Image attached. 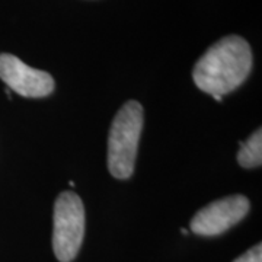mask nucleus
<instances>
[{"mask_svg": "<svg viewBox=\"0 0 262 262\" xmlns=\"http://www.w3.org/2000/svg\"><path fill=\"white\" fill-rule=\"evenodd\" d=\"M84 236V207L80 196L64 191L54 204L53 249L60 262H72L79 253Z\"/></svg>", "mask_w": 262, "mask_h": 262, "instance_id": "nucleus-3", "label": "nucleus"}, {"mask_svg": "<svg viewBox=\"0 0 262 262\" xmlns=\"http://www.w3.org/2000/svg\"><path fill=\"white\" fill-rule=\"evenodd\" d=\"M252 70V50L244 38L229 35L217 41L198 58L192 77L196 88L208 95L233 92Z\"/></svg>", "mask_w": 262, "mask_h": 262, "instance_id": "nucleus-1", "label": "nucleus"}, {"mask_svg": "<svg viewBox=\"0 0 262 262\" xmlns=\"http://www.w3.org/2000/svg\"><path fill=\"white\" fill-rule=\"evenodd\" d=\"M262 162V131L261 128L253 133L246 141H241V149L237 153V163L242 168H256Z\"/></svg>", "mask_w": 262, "mask_h": 262, "instance_id": "nucleus-6", "label": "nucleus"}, {"mask_svg": "<svg viewBox=\"0 0 262 262\" xmlns=\"http://www.w3.org/2000/svg\"><path fill=\"white\" fill-rule=\"evenodd\" d=\"M213 98H214L215 101H219V102H220V101L223 99V96H220V95H213Z\"/></svg>", "mask_w": 262, "mask_h": 262, "instance_id": "nucleus-8", "label": "nucleus"}, {"mask_svg": "<svg viewBox=\"0 0 262 262\" xmlns=\"http://www.w3.org/2000/svg\"><path fill=\"white\" fill-rule=\"evenodd\" d=\"M143 128V106L128 101L114 118L108 134V169L114 178L128 179L134 172Z\"/></svg>", "mask_w": 262, "mask_h": 262, "instance_id": "nucleus-2", "label": "nucleus"}, {"mask_svg": "<svg viewBox=\"0 0 262 262\" xmlns=\"http://www.w3.org/2000/svg\"><path fill=\"white\" fill-rule=\"evenodd\" d=\"M233 262H262V245L258 244L252 246L248 252L241 255Z\"/></svg>", "mask_w": 262, "mask_h": 262, "instance_id": "nucleus-7", "label": "nucleus"}, {"mask_svg": "<svg viewBox=\"0 0 262 262\" xmlns=\"http://www.w3.org/2000/svg\"><path fill=\"white\" fill-rule=\"evenodd\" d=\"M0 79L9 91L25 98H44L54 91L53 76L29 67L12 54H0Z\"/></svg>", "mask_w": 262, "mask_h": 262, "instance_id": "nucleus-5", "label": "nucleus"}, {"mask_svg": "<svg viewBox=\"0 0 262 262\" xmlns=\"http://www.w3.org/2000/svg\"><path fill=\"white\" fill-rule=\"evenodd\" d=\"M249 211L245 195H230L215 200L198 210L191 220V230L200 236H219L237 225Z\"/></svg>", "mask_w": 262, "mask_h": 262, "instance_id": "nucleus-4", "label": "nucleus"}]
</instances>
